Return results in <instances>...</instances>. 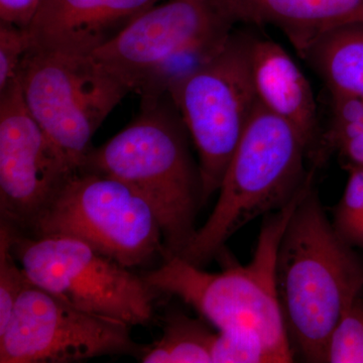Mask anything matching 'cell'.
Masks as SVG:
<instances>
[{
	"label": "cell",
	"instance_id": "ffe728a7",
	"mask_svg": "<svg viewBox=\"0 0 363 363\" xmlns=\"http://www.w3.org/2000/svg\"><path fill=\"white\" fill-rule=\"evenodd\" d=\"M334 229L344 242L363 250V166H350V176L333 214Z\"/></svg>",
	"mask_w": 363,
	"mask_h": 363
},
{
	"label": "cell",
	"instance_id": "44dd1931",
	"mask_svg": "<svg viewBox=\"0 0 363 363\" xmlns=\"http://www.w3.org/2000/svg\"><path fill=\"white\" fill-rule=\"evenodd\" d=\"M326 362L363 363V303L359 298L334 326L327 342Z\"/></svg>",
	"mask_w": 363,
	"mask_h": 363
},
{
	"label": "cell",
	"instance_id": "8992f818",
	"mask_svg": "<svg viewBox=\"0 0 363 363\" xmlns=\"http://www.w3.org/2000/svg\"><path fill=\"white\" fill-rule=\"evenodd\" d=\"M250 35L233 30L221 51L169 92L198 157L206 204L257 108L250 68Z\"/></svg>",
	"mask_w": 363,
	"mask_h": 363
},
{
	"label": "cell",
	"instance_id": "d6986e66",
	"mask_svg": "<svg viewBox=\"0 0 363 363\" xmlns=\"http://www.w3.org/2000/svg\"><path fill=\"white\" fill-rule=\"evenodd\" d=\"M13 229L6 222L0 224V331L9 323L14 306L30 279L14 255Z\"/></svg>",
	"mask_w": 363,
	"mask_h": 363
},
{
	"label": "cell",
	"instance_id": "5b68a950",
	"mask_svg": "<svg viewBox=\"0 0 363 363\" xmlns=\"http://www.w3.org/2000/svg\"><path fill=\"white\" fill-rule=\"evenodd\" d=\"M30 233L82 241L128 269L166 257L161 227L147 203L123 182L84 169L69 179Z\"/></svg>",
	"mask_w": 363,
	"mask_h": 363
},
{
	"label": "cell",
	"instance_id": "8fae6325",
	"mask_svg": "<svg viewBox=\"0 0 363 363\" xmlns=\"http://www.w3.org/2000/svg\"><path fill=\"white\" fill-rule=\"evenodd\" d=\"M238 23L229 0H169L152 6L90 55L128 90L184 50L233 32Z\"/></svg>",
	"mask_w": 363,
	"mask_h": 363
},
{
	"label": "cell",
	"instance_id": "ac0fdd59",
	"mask_svg": "<svg viewBox=\"0 0 363 363\" xmlns=\"http://www.w3.org/2000/svg\"><path fill=\"white\" fill-rule=\"evenodd\" d=\"M212 363L292 362L262 334L252 329L219 331L212 343Z\"/></svg>",
	"mask_w": 363,
	"mask_h": 363
},
{
	"label": "cell",
	"instance_id": "2e32d148",
	"mask_svg": "<svg viewBox=\"0 0 363 363\" xmlns=\"http://www.w3.org/2000/svg\"><path fill=\"white\" fill-rule=\"evenodd\" d=\"M215 334L198 320L172 313L164 320L161 338L140 357L143 363H212Z\"/></svg>",
	"mask_w": 363,
	"mask_h": 363
},
{
	"label": "cell",
	"instance_id": "9c48e42d",
	"mask_svg": "<svg viewBox=\"0 0 363 363\" xmlns=\"http://www.w3.org/2000/svg\"><path fill=\"white\" fill-rule=\"evenodd\" d=\"M130 325L84 311L32 283L0 331V363H72L111 355L143 357Z\"/></svg>",
	"mask_w": 363,
	"mask_h": 363
},
{
	"label": "cell",
	"instance_id": "5bb4252c",
	"mask_svg": "<svg viewBox=\"0 0 363 363\" xmlns=\"http://www.w3.org/2000/svg\"><path fill=\"white\" fill-rule=\"evenodd\" d=\"M238 23L279 28L302 57L324 33L363 25V0H229Z\"/></svg>",
	"mask_w": 363,
	"mask_h": 363
},
{
	"label": "cell",
	"instance_id": "7402d4cb",
	"mask_svg": "<svg viewBox=\"0 0 363 363\" xmlns=\"http://www.w3.org/2000/svg\"><path fill=\"white\" fill-rule=\"evenodd\" d=\"M32 48L28 28L0 21V90L18 78L21 63Z\"/></svg>",
	"mask_w": 363,
	"mask_h": 363
},
{
	"label": "cell",
	"instance_id": "6da1fadb",
	"mask_svg": "<svg viewBox=\"0 0 363 363\" xmlns=\"http://www.w3.org/2000/svg\"><path fill=\"white\" fill-rule=\"evenodd\" d=\"M189 136L171 98L142 102L135 121L92 147L80 168L123 182L147 203L161 227L164 259L185 252L197 233L196 216L204 205Z\"/></svg>",
	"mask_w": 363,
	"mask_h": 363
},
{
	"label": "cell",
	"instance_id": "9a60e30c",
	"mask_svg": "<svg viewBox=\"0 0 363 363\" xmlns=\"http://www.w3.org/2000/svg\"><path fill=\"white\" fill-rule=\"evenodd\" d=\"M331 95L363 98V25L336 28L302 55Z\"/></svg>",
	"mask_w": 363,
	"mask_h": 363
},
{
	"label": "cell",
	"instance_id": "603a6c76",
	"mask_svg": "<svg viewBox=\"0 0 363 363\" xmlns=\"http://www.w3.org/2000/svg\"><path fill=\"white\" fill-rule=\"evenodd\" d=\"M43 0H0V21L21 28L32 23Z\"/></svg>",
	"mask_w": 363,
	"mask_h": 363
},
{
	"label": "cell",
	"instance_id": "ba28073f",
	"mask_svg": "<svg viewBox=\"0 0 363 363\" xmlns=\"http://www.w3.org/2000/svg\"><path fill=\"white\" fill-rule=\"evenodd\" d=\"M18 79L30 114L78 171L98 128L130 92L91 56L33 48Z\"/></svg>",
	"mask_w": 363,
	"mask_h": 363
},
{
	"label": "cell",
	"instance_id": "3957f363",
	"mask_svg": "<svg viewBox=\"0 0 363 363\" xmlns=\"http://www.w3.org/2000/svg\"><path fill=\"white\" fill-rule=\"evenodd\" d=\"M308 155L297 128L257 104L227 166L213 211L182 259L204 266L243 226L286 206L314 172L306 171Z\"/></svg>",
	"mask_w": 363,
	"mask_h": 363
},
{
	"label": "cell",
	"instance_id": "7c38bea8",
	"mask_svg": "<svg viewBox=\"0 0 363 363\" xmlns=\"http://www.w3.org/2000/svg\"><path fill=\"white\" fill-rule=\"evenodd\" d=\"M159 0H43L28 28L32 48L90 56Z\"/></svg>",
	"mask_w": 363,
	"mask_h": 363
},
{
	"label": "cell",
	"instance_id": "277c9868",
	"mask_svg": "<svg viewBox=\"0 0 363 363\" xmlns=\"http://www.w3.org/2000/svg\"><path fill=\"white\" fill-rule=\"evenodd\" d=\"M312 183L308 181L286 206L267 215L255 255L247 266L208 272L174 255L143 274V279L157 293L175 296L194 308L218 331H257L293 359L277 293V255L289 220Z\"/></svg>",
	"mask_w": 363,
	"mask_h": 363
},
{
	"label": "cell",
	"instance_id": "52a82bcc",
	"mask_svg": "<svg viewBox=\"0 0 363 363\" xmlns=\"http://www.w3.org/2000/svg\"><path fill=\"white\" fill-rule=\"evenodd\" d=\"M13 250L33 285L75 307L130 327L152 321L157 291L143 277L82 241L28 238L13 229Z\"/></svg>",
	"mask_w": 363,
	"mask_h": 363
},
{
	"label": "cell",
	"instance_id": "e0dca14e",
	"mask_svg": "<svg viewBox=\"0 0 363 363\" xmlns=\"http://www.w3.org/2000/svg\"><path fill=\"white\" fill-rule=\"evenodd\" d=\"M332 97V121L325 145L337 150L350 166H363V98Z\"/></svg>",
	"mask_w": 363,
	"mask_h": 363
},
{
	"label": "cell",
	"instance_id": "4fadbf2b",
	"mask_svg": "<svg viewBox=\"0 0 363 363\" xmlns=\"http://www.w3.org/2000/svg\"><path fill=\"white\" fill-rule=\"evenodd\" d=\"M250 68L257 102L292 124L316 152L319 123L309 81L279 43L250 35Z\"/></svg>",
	"mask_w": 363,
	"mask_h": 363
},
{
	"label": "cell",
	"instance_id": "30bf717a",
	"mask_svg": "<svg viewBox=\"0 0 363 363\" xmlns=\"http://www.w3.org/2000/svg\"><path fill=\"white\" fill-rule=\"evenodd\" d=\"M77 171L30 114L18 76L0 90L1 221L18 231L32 230Z\"/></svg>",
	"mask_w": 363,
	"mask_h": 363
},
{
	"label": "cell",
	"instance_id": "7a4b0ae2",
	"mask_svg": "<svg viewBox=\"0 0 363 363\" xmlns=\"http://www.w3.org/2000/svg\"><path fill=\"white\" fill-rule=\"evenodd\" d=\"M276 286L289 338L310 362H326L334 326L359 298L363 266L325 214L313 184L286 225Z\"/></svg>",
	"mask_w": 363,
	"mask_h": 363
}]
</instances>
